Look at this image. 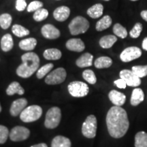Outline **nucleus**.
I'll list each match as a JSON object with an SVG mask.
<instances>
[{"label": "nucleus", "mask_w": 147, "mask_h": 147, "mask_svg": "<svg viewBox=\"0 0 147 147\" xmlns=\"http://www.w3.org/2000/svg\"><path fill=\"white\" fill-rule=\"evenodd\" d=\"M106 125L110 136L114 138L124 136L129 127L127 112L121 106H113L106 115Z\"/></svg>", "instance_id": "f257e3e1"}, {"label": "nucleus", "mask_w": 147, "mask_h": 147, "mask_svg": "<svg viewBox=\"0 0 147 147\" xmlns=\"http://www.w3.org/2000/svg\"><path fill=\"white\" fill-rule=\"evenodd\" d=\"M21 60L23 63L16 69V74L23 78H29L38 69L39 57L34 52H28L22 55Z\"/></svg>", "instance_id": "f03ea898"}, {"label": "nucleus", "mask_w": 147, "mask_h": 147, "mask_svg": "<svg viewBox=\"0 0 147 147\" xmlns=\"http://www.w3.org/2000/svg\"><path fill=\"white\" fill-rule=\"evenodd\" d=\"M89 22L83 16H78L71 20L68 25L70 34L72 36L84 34L89 28Z\"/></svg>", "instance_id": "7ed1b4c3"}, {"label": "nucleus", "mask_w": 147, "mask_h": 147, "mask_svg": "<svg viewBox=\"0 0 147 147\" xmlns=\"http://www.w3.org/2000/svg\"><path fill=\"white\" fill-rule=\"evenodd\" d=\"M42 115V109L40 106L32 105L25 108L20 115V119L25 123H31L38 120Z\"/></svg>", "instance_id": "20e7f679"}, {"label": "nucleus", "mask_w": 147, "mask_h": 147, "mask_svg": "<svg viewBox=\"0 0 147 147\" xmlns=\"http://www.w3.org/2000/svg\"><path fill=\"white\" fill-rule=\"evenodd\" d=\"M61 111L58 107H53L48 110L46 115L45 125L48 129H55L60 123Z\"/></svg>", "instance_id": "39448f33"}, {"label": "nucleus", "mask_w": 147, "mask_h": 147, "mask_svg": "<svg viewBox=\"0 0 147 147\" xmlns=\"http://www.w3.org/2000/svg\"><path fill=\"white\" fill-rule=\"evenodd\" d=\"M97 119L94 115L88 116L82 126V134L87 138H93L96 136Z\"/></svg>", "instance_id": "423d86ee"}, {"label": "nucleus", "mask_w": 147, "mask_h": 147, "mask_svg": "<svg viewBox=\"0 0 147 147\" xmlns=\"http://www.w3.org/2000/svg\"><path fill=\"white\" fill-rule=\"evenodd\" d=\"M67 89L71 96L82 97L87 95L89 88L86 83L81 81H73L68 84Z\"/></svg>", "instance_id": "0eeeda50"}, {"label": "nucleus", "mask_w": 147, "mask_h": 147, "mask_svg": "<svg viewBox=\"0 0 147 147\" xmlns=\"http://www.w3.org/2000/svg\"><path fill=\"white\" fill-rule=\"evenodd\" d=\"M67 73L63 67H58L49 74L45 78V82L47 84L55 85L62 83L65 81Z\"/></svg>", "instance_id": "6e6552de"}, {"label": "nucleus", "mask_w": 147, "mask_h": 147, "mask_svg": "<svg viewBox=\"0 0 147 147\" xmlns=\"http://www.w3.org/2000/svg\"><path fill=\"white\" fill-rule=\"evenodd\" d=\"M30 135V131L23 126H16L11 129L10 132V138L14 142L25 140Z\"/></svg>", "instance_id": "1a4fd4ad"}, {"label": "nucleus", "mask_w": 147, "mask_h": 147, "mask_svg": "<svg viewBox=\"0 0 147 147\" xmlns=\"http://www.w3.org/2000/svg\"><path fill=\"white\" fill-rule=\"evenodd\" d=\"M142 55V51L138 47H130L127 48L121 53L120 59L123 62H129L139 58Z\"/></svg>", "instance_id": "9d476101"}, {"label": "nucleus", "mask_w": 147, "mask_h": 147, "mask_svg": "<svg viewBox=\"0 0 147 147\" xmlns=\"http://www.w3.org/2000/svg\"><path fill=\"white\" fill-rule=\"evenodd\" d=\"M121 78L123 79L126 82L127 85L129 87H138L141 84V80L138 76L134 74L132 70L123 69L120 71Z\"/></svg>", "instance_id": "9b49d317"}, {"label": "nucleus", "mask_w": 147, "mask_h": 147, "mask_svg": "<svg viewBox=\"0 0 147 147\" xmlns=\"http://www.w3.org/2000/svg\"><path fill=\"white\" fill-rule=\"evenodd\" d=\"M42 35L44 38L49 40L57 39L60 36V31L51 24H46L41 29Z\"/></svg>", "instance_id": "f8f14e48"}, {"label": "nucleus", "mask_w": 147, "mask_h": 147, "mask_svg": "<svg viewBox=\"0 0 147 147\" xmlns=\"http://www.w3.org/2000/svg\"><path fill=\"white\" fill-rule=\"evenodd\" d=\"M27 105V101L25 98L18 99L12 102L10 106V113L13 117H16L18 115H21L23 110L25 109Z\"/></svg>", "instance_id": "ddd939ff"}, {"label": "nucleus", "mask_w": 147, "mask_h": 147, "mask_svg": "<svg viewBox=\"0 0 147 147\" xmlns=\"http://www.w3.org/2000/svg\"><path fill=\"white\" fill-rule=\"evenodd\" d=\"M65 47L69 51L74 52H82L85 49V45L83 41L79 38H72L67 40L65 44Z\"/></svg>", "instance_id": "4468645a"}, {"label": "nucleus", "mask_w": 147, "mask_h": 147, "mask_svg": "<svg viewBox=\"0 0 147 147\" xmlns=\"http://www.w3.org/2000/svg\"><path fill=\"white\" fill-rule=\"evenodd\" d=\"M69 14H70V9L65 5L58 7L53 12L55 19L59 22H63L67 20L69 16Z\"/></svg>", "instance_id": "2eb2a0df"}, {"label": "nucleus", "mask_w": 147, "mask_h": 147, "mask_svg": "<svg viewBox=\"0 0 147 147\" xmlns=\"http://www.w3.org/2000/svg\"><path fill=\"white\" fill-rule=\"evenodd\" d=\"M110 102L117 106H121L125 104L126 101V96L123 93L116 90H112L108 94Z\"/></svg>", "instance_id": "dca6fc26"}, {"label": "nucleus", "mask_w": 147, "mask_h": 147, "mask_svg": "<svg viewBox=\"0 0 147 147\" xmlns=\"http://www.w3.org/2000/svg\"><path fill=\"white\" fill-rule=\"evenodd\" d=\"M93 56L91 53H85L82 54L81 56L76 61V65L79 67H86L92 65L93 63Z\"/></svg>", "instance_id": "f3484780"}, {"label": "nucleus", "mask_w": 147, "mask_h": 147, "mask_svg": "<svg viewBox=\"0 0 147 147\" xmlns=\"http://www.w3.org/2000/svg\"><path fill=\"white\" fill-rule=\"evenodd\" d=\"M144 99V92L140 88H136L132 91L130 103L133 106L139 105Z\"/></svg>", "instance_id": "a211bd4d"}, {"label": "nucleus", "mask_w": 147, "mask_h": 147, "mask_svg": "<svg viewBox=\"0 0 147 147\" xmlns=\"http://www.w3.org/2000/svg\"><path fill=\"white\" fill-rule=\"evenodd\" d=\"M37 45V40L34 38H29L22 40L18 43V47L23 51H31L35 49Z\"/></svg>", "instance_id": "6ab92c4d"}, {"label": "nucleus", "mask_w": 147, "mask_h": 147, "mask_svg": "<svg viewBox=\"0 0 147 147\" xmlns=\"http://www.w3.org/2000/svg\"><path fill=\"white\" fill-rule=\"evenodd\" d=\"M71 141L63 136L55 137L51 143V147H71Z\"/></svg>", "instance_id": "aec40b11"}, {"label": "nucleus", "mask_w": 147, "mask_h": 147, "mask_svg": "<svg viewBox=\"0 0 147 147\" xmlns=\"http://www.w3.org/2000/svg\"><path fill=\"white\" fill-rule=\"evenodd\" d=\"M103 12H104L103 5L101 3H96L88 9L87 13L92 18H97L102 16Z\"/></svg>", "instance_id": "412c9836"}, {"label": "nucleus", "mask_w": 147, "mask_h": 147, "mask_svg": "<svg viewBox=\"0 0 147 147\" xmlns=\"http://www.w3.org/2000/svg\"><path fill=\"white\" fill-rule=\"evenodd\" d=\"M14 47V42L12 37L10 34H7L1 38V48L4 52H8L11 51Z\"/></svg>", "instance_id": "4be33fe9"}, {"label": "nucleus", "mask_w": 147, "mask_h": 147, "mask_svg": "<svg viewBox=\"0 0 147 147\" xmlns=\"http://www.w3.org/2000/svg\"><path fill=\"white\" fill-rule=\"evenodd\" d=\"M117 41V38L113 35H108V36H103L100 40V46L103 49H110L115 45Z\"/></svg>", "instance_id": "5701e85b"}, {"label": "nucleus", "mask_w": 147, "mask_h": 147, "mask_svg": "<svg viewBox=\"0 0 147 147\" xmlns=\"http://www.w3.org/2000/svg\"><path fill=\"white\" fill-rule=\"evenodd\" d=\"M112 23H113V21H112L111 17L108 15H106L97 22L95 29L98 32H102L109 28L110 25H112Z\"/></svg>", "instance_id": "b1692460"}, {"label": "nucleus", "mask_w": 147, "mask_h": 147, "mask_svg": "<svg viewBox=\"0 0 147 147\" xmlns=\"http://www.w3.org/2000/svg\"><path fill=\"white\" fill-rule=\"evenodd\" d=\"M6 93L8 95H13L16 93L22 95L25 93V90L18 82H12L6 89Z\"/></svg>", "instance_id": "393cba45"}, {"label": "nucleus", "mask_w": 147, "mask_h": 147, "mask_svg": "<svg viewBox=\"0 0 147 147\" xmlns=\"http://www.w3.org/2000/svg\"><path fill=\"white\" fill-rule=\"evenodd\" d=\"M43 56L47 60H59L62 56V53L57 49H49L44 51Z\"/></svg>", "instance_id": "a878e982"}, {"label": "nucleus", "mask_w": 147, "mask_h": 147, "mask_svg": "<svg viewBox=\"0 0 147 147\" xmlns=\"http://www.w3.org/2000/svg\"><path fill=\"white\" fill-rule=\"evenodd\" d=\"M113 64V60L108 57H100L95 61V67L97 69L108 68Z\"/></svg>", "instance_id": "bb28decb"}, {"label": "nucleus", "mask_w": 147, "mask_h": 147, "mask_svg": "<svg viewBox=\"0 0 147 147\" xmlns=\"http://www.w3.org/2000/svg\"><path fill=\"white\" fill-rule=\"evenodd\" d=\"M135 147H147V133L140 131L135 136Z\"/></svg>", "instance_id": "cd10ccee"}, {"label": "nucleus", "mask_w": 147, "mask_h": 147, "mask_svg": "<svg viewBox=\"0 0 147 147\" xmlns=\"http://www.w3.org/2000/svg\"><path fill=\"white\" fill-rule=\"evenodd\" d=\"M12 32L13 33L14 35H15L16 37L18 38H22V37H25L29 35V30L25 28V27L22 26V25H14L12 27Z\"/></svg>", "instance_id": "c85d7f7f"}, {"label": "nucleus", "mask_w": 147, "mask_h": 147, "mask_svg": "<svg viewBox=\"0 0 147 147\" xmlns=\"http://www.w3.org/2000/svg\"><path fill=\"white\" fill-rule=\"evenodd\" d=\"M12 21V16L8 13L0 15V26L3 29H7L10 27Z\"/></svg>", "instance_id": "c756f323"}, {"label": "nucleus", "mask_w": 147, "mask_h": 147, "mask_svg": "<svg viewBox=\"0 0 147 147\" xmlns=\"http://www.w3.org/2000/svg\"><path fill=\"white\" fill-rule=\"evenodd\" d=\"M49 16V11L45 8H40L34 12L33 18L37 22H41L47 19Z\"/></svg>", "instance_id": "7c9ffc66"}, {"label": "nucleus", "mask_w": 147, "mask_h": 147, "mask_svg": "<svg viewBox=\"0 0 147 147\" xmlns=\"http://www.w3.org/2000/svg\"><path fill=\"white\" fill-rule=\"evenodd\" d=\"M53 67H54V65L51 63H47L44 66H42L39 69H38V71L36 73L37 78L39 79H42V78H44L47 74L50 72L51 69L53 68Z\"/></svg>", "instance_id": "2f4dec72"}, {"label": "nucleus", "mask_w": 147, "mask_h": 147, "mask_svg": "<svg viewBox=\"0 0 147 147\" xmlns=\"http://www.w3.org/2000/svg\"><path fill=\"white\" fill-rule=\"evenodd\" d=\"M113 32L116 36L121 38H125L127 36V29L119 23H116L113 27Z\"/></svg>", "instance_id": "473e14b6"}, {"label": "nucleus", "mask_w": 147, "mask_h": 147, "mask_svg": "<svg viewBox=\"0 0 147 147\" xmlns=\"http://www.w3.org/2000/svg\"><path fill=\"white\" fill-rule=\"evenodd\" d=\"M82 77L86 81L91 84H94L97 82V78L95 73L91 69H86L82 72Z\"/></svg>", "instance_id": "72a5a7b5"}, {"label": "nucleus", "mask_w": 147, "mask_h": 147, "mask_svg": "<svg viewBox=\"0 0 147 147\" xmlns=\"http://www.w3.org/2000/svg\"><path fill=\"white\" fill-rule=\"evenodd\" d=\"M131 70L140 78H143L147 75V65L134 66L132 67Z\"/></svg>", "instance_id": "f704fd0d"}, {"label": "nucleus", "mask_w": 147, "mask_h": 147, "mask_svg": "<svg viewBox=\"0 0 147 147\" xmlns=\"http://www.w3.org/2000/svg\"><path fill=\"white\" fill-rule=\"evenodd\" d=\"M142 31V25L140 23H137L134 25L133 29L130 31L129 35L132 38H138Z\"/></svg>", "instance_id": "c9c22d12"}, {"label": "nucleus", "mask_w": 147, "mask_h": 147, "mask_svg": "<svg viewBox=\"0 0 147 147\" xmlns=\"http://www.w3.org/2000/svg\"><path fill=\"white\" fill-rule=\"evenodd\" d=\"M43 7V3L40 1H33L27 5V12H36V10H39Z\"/></svg>", "instance_id": "e433bc0d"}, {"label": "nucleus", "mask_w": 147, "mask_h": 147, "mask_svg": "<svg viewBox=\"0 0 147 147\" xmlns=\"http://www.w3.org/2000/svg\"><path fill=\"white\" fill-rule=\"evenodd\" d=\"M9 134L8 129L6 127L0 125V144H4L8 139Z\"/></svg>", "instance_id": "4c0bfd02"}, {"label": "nucleus", "mask_w": 147, "mask_h": 147, "mask_svg": "<svg viewBox=\"0 0 147 147\" xmlns=\"http://www.w3.org/2000/svg\"><path fill=\"white\" fill-rule=\"evenodd\" d=\"M27 6V2L25 0H16L15 8L16 10L19 11V12H22L26 8Z\"/></svg>", "instance_id": "58836bf2"}, {"label": "nucleus", "mask_w": 147, "mask_h": 147, "mask_svg": "<svg viewBox=\"0 0 147 147\" xmlns=\"http://www.w3.org/2000/svg\"><path fill=\"white\" fill-rule=\"evenodd\" d=\"M114 84H115L117 87L119 88V89H125L127 86L126 82L122 78L118 79V80H115V81L114 82Z\"/></svg>", "instance_id": "ea45409f"}, {"label": "nucleus", "mask_w": 147, "mask_h": 147, "mask_svg": "<svg viewBox=\"0 0 147 147\" xmlns=\"http://www.w3.org/2000/svg\"><path fill=\"white\" fill-rule=\"evenodd\" d=\"M140 15L142 16V18L144 21H146L147 22V10H143L141 12Z\"/></svg>", "instance_id": "a19ab883"}, {"label": "nucleus", "mask_w": 147, "mask_h": 147, "mask_svg": "<svg viewBox=\"0 0 147 147\" xmlns=\"http://www.w3.org/2000/svg\"><path fill=\"white\" fill-rule=\"evenodd\" d=\"M142 49L144 51H147V37L144 38L142 42Z\"/></svg>", "instance_id": "79ce46f5"}, {"label": "nucleus", "mask_w": 147, "mask_h": 147, "mask_svg": "<svg viewBox=\"0 0 147 147\" xmlns=\"http://www.w3.org/2000/svg\"><path fill=\"white\" fill-rule=\"evenodd\" d=\"M30 147H48V146H47V145L45 144V143H40V144L33 145V146H30Z\"/></svg>", "instance_id": "37998d69"}, {"label": "nucleus", "mask_w": 147, "mask_h": 147, "mask_svg": "<svg viewBox=\"0 0 147 147\" xmlns=\"http://www.w3.org/2000/svg\"><path fill=\"white\" fill-rule=\"evenodd\" d=\"M1 104H0V113H1Z\"/></svg>", "instance_id": "c03bdc74"}, {"label": "nucleus", "mask_w": 147, "mask_h": 147, "mask_svg": "<svg viewBox=\"0 0 147 147\" xmlns=\"http://www.w3.org/2000/svg\"><path fill=\"white\" fill-rule=\"evenodd\" d=\"M131 1H138V0H131Z\"/></svg>", "instance_id": "a18cd8bd"}, {"label": "nucleus", "mask_w": 147, "mask_h": 147, "mask_svg": "<svg viewBox=\"0 0 147 147\" xmlns=\"http://www.w3.org/2000/svg\"><path fill=\"white\" fill-rule=\"evenodd\" d=\"M104 1H110V0H104Z\"/></svg>", "instance_id": "49530a36"}]
</instances>
